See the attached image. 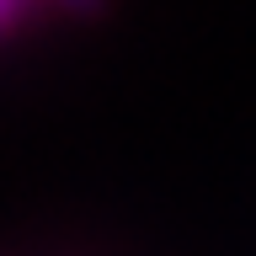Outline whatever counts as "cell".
<instances>
[{"mask_svg":"<svg viewBox=\"0 0 256 256\" xmlns=\"http://www.w3.org/2000/svg\"><path fill=\"white\" fill-rule=\"evenodd\" d=\"M32 6H38V0H0V38L22 27V22L32 16Z\"/></svg>","mask_w":256,"mask_h":256,"instance_id":"6da1fadb","label":"cell"},{"mask_svg":"<svg viewBox=\"0 0 256 256\" xmlns=\"http://www.w3.org/2000/svg\"><path fill=\"white\" fill-rule=\"evenodd\" d=\"M48 6H59V11H70V16H96L107 0H48Z\"/></svg>","mask_w":256,"mask_h":256,"instance_id":"7a4b0ae2","label":"cell"}]
</instances>
